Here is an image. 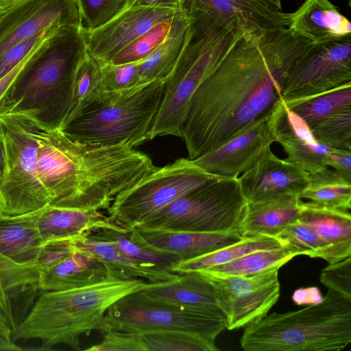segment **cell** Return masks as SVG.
Masks as SVG:
<instances>
[{
    "instance_id": "cell-1",
    "label": "cell",
    "mask_w": 351,
    "mask_h": 351,
    "mask_svg": "<svg viewBox=\"0 0 351 351\" xmlns=\"http://www.w3.org/2000/svg\"><path fill=\"white\" fill-rule=\"evenodd\" d=\"M309 43L288 27L243 32L190 99L180 134L188 158L267 119L282 100L284 74Z\"/></svg>"
},
{
    "instance_id": "cell-2",
    "label": "cell",
    "mask_w": 351,
    "mask_h": 351,
    "mask_svg": "<svg viewBox=\"0 0 351 351\" xmlns=\"http://www.w3.org/2000/svg\"><path fill=\"white\" fill-rule=\"evenodd\" d=\"M143 279L121 280L109 276L88 286L41 291L26 317L16 324L11 340L38 339L42 350L65 344L80 350V337L100 332L109 306L122 297L149 287Z\"/></svg>"
},
{
    "instance_id": "cell-3",
    "label": "cell",
    "mask_w": 351,
    "mask_h": 351,
    "mask_svg": "<svg viewBox=\"0 0 351 351\" xmlns=\"http://www.w3.org/2000/svg\"><path fill=\"white\" fill-rule=\"evenodd\" d=\"M351 343V298L328 289L304 308L273 313L245 326L246 351L341 350Z\"/></svg>"
},
{
    "instance_id": "cell-4",
    "label": "cell",
    "mask_w": 351,
    "mask_h": 351,
    "mask_svg": "<svg viewBox=\"0 0 351 351\" xmlns=\"http://www.w3.org/2000/svg\"><path fill=\"white\" fill-rule=\"evenodd\" d=\"M188 11L192 16L191 34L173 71L165 80L149 140L165 135L180 136L193 93L246 32L224 25L207 12Z\"/></svg>"
},
{
    "instance_id": "cell-5",
    "label": "cell",
    "mask_w": 351,
    "mask_h": 351,
    "mask_svg": "<svg viewBox=\"0 0 351 351\" xmlns=\"http://www.w3.org/2000/svg\"><path fill=\"white\" fill-rule=\"evenodd\" d=\"M165 80H154L115 91H100L86 101L61 129L87 144L134 147L149 139Z\"/></svg>"
},
{
    "instance_id": "cell-6",
    "label": "cell",
    "mask_w": 351,
    "mask_h": 351,
    "mask_svg": "<svg viewBox=\"0 0 351 351\" xmlns=\"http://www.w3.org/2000/svg\"><path fill=\"white\" fill-rule=\"evenodd\" d=\"M34 108L21 106L11 97L0 103L3 171L0 182V216L27 214L49 204L37 173Z\"/></svg>"
},
{
    "instance_id": "cell-7",
    "label": "cell",
    "mask_w": 351,
    "mask_h": 351,
    "mask_svg": "<svg viewBox=\"0 0 351 351\" xmlns=\"http://www.w3.org/2000/svg\"><path fill=\"white\" fill-rule=\"evenodd\" d=\"M86 53L80 27H60L29 62L11 97L27 108H40L47 101L60 128L71 106L76 68Z\"/></svg>"
},
{
    "instance_id": "cell-8",
    "label": "cell",
    "mask_w": 351,
    "mask_h": 351,
    "mask_svg": "<svg viewBox=\"0 0 351 351\" xmlns=\"http://www.w3.org/2000/svg\"><path fill=\"white\" fill-rule=\"evenodd\" d=\"M247 205L238 178L217 176L176 199L138 226L241 235Z\"/></svg>"
},
{
    "instance_id": "cell-9",
    "label": "cell",
    "mask_w": 351,
    "mask_h": 351,
    "mask_svg": "<svg viewBox=\"0 0 351 351\" xmlns=\"http://www.w3.org/2000/svg\"><path fill=\"white\" fill-rule=\"evenodd\" d=\"M179 158L119 193L107 209L110 223L128 232L189 191L217 178Z\"/></svg>"
},
{
    "instance_id": "cell-10",
    "label": "cell",
    "mask_w": 351,
    "mask_h": 351,
    "mask_svg": "<svg viewBox=\"0 0 351 351\" xmlns=\"http://www.w3.org/2000/svg\"><path fill=\"white\" fill-rule=\"evenodd\" d=\"M226 328L223 315L152 300L141 291L128 294L108 308L102 328L127 333L179 331L215 343Z\"/></svg>"
},
{
    "instance_id": "cell-11",
    "label": "cell",
    "mask_w": 351,
    "mask_h": 351,
    "mask_svg": "<svg viewBox=\"0 0 351 351\" xmlns=\"http://www.w3.org/2000/svg\"><path fill=\"white\" fill-rule=\"evenodd\" d=\"M351 83V35L310 43L287 69L281 83L283 101L322 93Z\"/></svg>"
},
{
    "instance_id": "cell-12",
    "label": "cell",
    "mask_w": 351,
    "mask_h": 351,
    "mask_svg": "<svg viewBox=\"0 0 351 351\" xmlns=\"http://www.w3.org/2000/svg\"><path fill=\"white\" fill-rule=\"evenodd\" d=\"M279 269L247 277H217L195 272L213 285L226 329L232 330L254 324L267 315L280 297Z\"/></svg>"
},
{
    "instance_id": "cell-13",
    "label": "cell",
    "mask_w": 351,
    "mask_h": 351,
    "mask_svg": "<svg viewBox=\"0 0 351 351\" xmlns=\"http://www.w3.org/2000/svg\"><path fill=\"white\" fill-rule=\"evenodd\" d=\"M43 245L34 212L0 216V278L8 293L37 287L35 263Z\"/></svg>"
},
{
    "instance_id": "cell-14",
    "label": "cell",
    "mask_w": 351,
    "mask_h": 351,
    "mask_svg": "<svg viewBox=\"0 0 351 351\" xmlns=\"http://www.w3.org/2000/svg\"><path fill=\"white\" fill-rule=\"evenodd\" d=\"M180 10L132 5L95 29H82L86 51L100 65L108 63L136 38L173 17Z\"/></svg>"
},
{
    "instance_id": "cell-15",
    "label": "cell",
    "mask_w": 351,
    "mask_h": 351,
    "mask_svg": "<svg viewBox=\"0 0 351 351\" xmlns=\"http://www.w3.org/2000/svg\"><path fill=\"white\" fill-rule=\"evenodd\" d=\"M52 25L80 27L77 0H23L0 20V56Z\"/></svg>"
},
{
    "instance_id": "cell-16",
    "label": "cell",
    "mask_w": 351,
    "mask_h": 351,
    "mask_svg": "<svg viewBox=\"0 0 351 351\" xmlns=\"http://www.w3.org/2000/svg\"><path fill=\"white\" fill-rule=\"evenodd\" d=\"M309 175L286 158L277 157L269 147L238 180L245 198L252 202L285 195L300 198Z\"/></svg>"
},
{
    "instance_id": "cell-17",
    "label": "cell",
    "mask_w": 351,
    "mask_h": 351,
    "mask_svg": "<svg viewBox=\"0 0 351 351\" xmlns=\"http://www.w3.org/2000/svg\"><path fill=\"white\" fill-rule=\"evenodd\" d=\"M274 142L281 145L287 160L309 173L322 171L327 166L332 149L318 142L306 123L280 101L268 118Z\"/></svg>"
},
{
    "instance_id": "cell-18",
    "label": "cell",
    "mask_w": 351,
    "mask_h": 351,
    "mask_svg": "<svg viewBox=\"0 0 351 351\" xmlns=\"http://www.w3.org/2000/svg\"><path fill=\"white\" fill-rule=\"evenodd\" d=\"M274 142L267 119L248 128L217 149L192 160L210 173L238 178Z\"/></svg>"
},
{
    "instance_id": "cell-19",
    "label": "cell",
    "mask_w": 351,
    "mask_h": 351,
    "mask_svg": "<svg viewBox=\"0 0 351 351\" xmlns=\"http://www.w3.org/2000/svg\"><path fill=\"white\" fill-rule=\"evenodd\" d=\"M131 241L153 252L172 254L179 261L190 260L235 243L238 233L173 231L136 226L128 232Z\"/></svg>"
},
{
    "instance_id": "cell-20",
    "label": "cell",
    "mask_w": 351,
    "mask_h": 351,
    "mask_svg": "<svg viewBox=\"0 0 351 351\" xmlns=\"http://www.w3.org/2000/svg\"><path fill=\"white\" fill-rule=\"evenodd\" d=\"M183 8L207 12L224 25L252 32L288 27L290 23V13L263 0H184Z\"/></svg>"
},
{
    "instance_id": "cell-21",
    "label": "cell",
    "mask_w": 351,
    "mask_h": 351,
    "mask_svg": "<svg viewBox=\"0 0 351 351\" xmlns=\"http://www.w3.org/2000/svg\"><path fill=\"white\" fill-rule=\"evenodd\" d=\"M33 212L43 244L88 235L103 228L120 229L97 210L48 204Z\"/></svg>"
},
{
    "instance_id": "cell-22",
    "label": "cell",
    "mask_w": 351,
    "mask_h": 351,
    "mask_svg": "<svg viewBox=\"0 0 351 351\" xmlns=\"http://www.w3.org/2000/svg\"><path fill=\"white\" fill-rule=\"evenodd\" d=\"M288 28L314 44L351 35L350 21L329 0H305L290 13Z\"/></svg>"
},
{
    "instance_id": "cell-23",
    "label": "cell",
    "mask_w": 351,
    "mask_h": 351,
    "mask_svg": "<svg viewBox=\"0 0 351 351\" xmlns=\"http://www.w3.org/2000/svg\"><path fill=\"white\" fill-rule=\"evenodd\" d=\"M147 298L223 315L211 283L197 272L180 274L174 280L152 285L142 291Z\"/></svg>"
},
{
    "instance_id": "cell-24",
    "label": "cell",
    "mask_w": 351,
    "mask_h": 351,
    "mask_svg": "<svg viewBox=\"0 0 351 351\" xmlns=\"http://www.w3.org/2000/svg\"><path fill=\"white\" fill-rule=\"evenodd\" d=\"M298 219L310 226L324 243L328 264L351 256L350 210L318 206L301 199Z\"/></svg>"
},
{
    "instance_id": "cell-25",
    "label": "cell",
    "mask_w": 351,
    "mask_h": 351,
    "mask_svg": "<svg viewBox=\"0 0 351 351\" xmlns=\"http://www.w3.org/2000/svg\"><path fill=\"white\" fill-rule=\"evenodd\" d=\"M73 251L94 256L108 269L110 276L121 280L143 279L156 283L174 280L179 275L156 267L134 261L121 253L109 242L86 235L70 240Z\"/></svg>"
},
{
    "instance_id": "cell-26",
    "label": "cell",
    "mask_w": 351,
    "mask_h": 351,
    "mask_svg": "<svg viewBox=\"0 0 351 351\" xmlns=\"http://www.w3.org/2000/svg\"><path fill=\"white\" fill-rule=\"evenodd\" d=\"M111 276L106 266L93 255L74 251L55 266L39 274L37 288L56 291L80 288Z\"/></svg>"
},
{
    "instance_id": "cell-27",
    "label": "cell",
    "mask_w": 351,
    "mask_h": 351,
    "mask_svg": "<svg viewBox=\"0 0 351 351\" xmlns=\"http://www.w3.org/2000/svg\"><path fill=\"white\" fill-rule=\"evenodd\" d=\"M300 202L298 197L285 195L247 202L241 236L276 238L286 227L298 221Z\"/></svg>"
},
{
    "instance_id": "cell-28",
    "label": "cell",
    "mask_w": 351,
    "mask_h": 351,
    "mask_svg": "<svg viewBox=\"0 0 351 351\" xmlns=\"http://www.w3.org/2000/svg\"><path fill=\"white\" fill-rule=\"evenodd\" d=\"M191 13L184 8L173 17L171 27L163 42L138 67L139 84L166 80L173 71L191 34Z\"/></svg>"
},
{
    "instance_id": "cell-29",
    "label": "cell",
    "mask_w": 351,
    "mask_h": 351,
    "mask_svg": "<svg viewBox=\"0 0 351 351\" xmlns=\"http://www.w3.org/2000/svg\"><path fill=\"white\" fill-rule=\"evenodd\" d=\"M300 255L298 251L288 245L257 250L228 263L213 266L199 272L217 277H247L279 267Z\"/></svg>"
},
{
    "instance_id": "cell-30",
    "label": "cell",
    "mask_w": 351,
    "mask_h": 351,
    "mask_svg": "<svg viewBox=\"0 0 351 351\" xmlns=\"http://www.w3.org/2000/svg\"><path fill=\"white\" fill-rule=\"evenodd\" d=\"M300 199L318 206L350 210L351 180L330 167L310 173Z\"/></svg>"
},
{
    "instance_id": "cell-31",
    "label": "cell",
    "mask_w": 351,
    "mask_h": 351,
    "mask_svg": "<svg viewBox=\"0 0 351 351\" xmlns=\"http://www.w3.org/2000/svg\"><path fill=\"white\" fill-rule=\"evenodd\" d=\"M284 244L277 238L266 236L245 237L242 240L210 253L172 265L170 272L184 274L198 271L224 264L249 253L278 247Z\"/></svg>"
},
{
    "instance_id": "cell-32",
    "label": "cell",
    "mask_w": 351,
    "mask_h": 351,
    "mask_svg": "<svg viewBox=\"0 0 351 351\" xmlns=\"http://www.w3.org/2000/svg\"><path fill=\"white\" fill-rule=\"evenodd\" d=\"M283 101L311 128L327 117L351 108V83L317 95Z\"/></svg>"
},
{
    "instance_id": "cell-33",
    "label": "cell",
    "mask_w": 351,
    "mask_h": 351,
    "mask_svg": "<svg viewBox=\"0 0 351 351\" xmlns=\"http://www.w3.org/2000/svg\"><path fill=\"white\" fill-rule=\"evenodd\" d=\"M86 236L110 243L124 256L134 261L168 271L172 265L179 262L178 258L174 255L157 253L136 244L130 239L128 232L123 230L103 228Z\"/></svg>"
},
{
    "instance_id": "cell-34",
    "label": "cell",
    "mask_w": 351,
    "mask_h": 351,
    "mask_svg": "<svg viewBox=\"0 0 351 351\" xmlns=\"http://www.w3.org/2000/svg\"><path fill=\"white\" fill-rule=\"evenodd\" d=\"M100 75L99 63L86 51L76 68L72 84L71 106L60 128L75 117L86 101L101 91Z\"/></svg>"
},
{
    "instance_id": "cell-35",
    "label": "cell",
    "mask_w": 351,
    "mask_h": 351,
    "mask_svg": "<svg viewBox=\"0 0 351 351\" xmlns=\"http://www.w3.org/2000/svg\"><path fill=\"white\" fill-rule=\"evenodd\" d=\"M147 351H217L215 343L179 331H152L140 334Z\"/></svg>"
},
{
    "instance_id": "cell-36",
    "label": "cell",
    "mask_w": 351,
    "mask_h": 351,
    "mask_svg": "<svg viewBox=\"0 0 351 351\" xmlns=\"http://www.w3.org/2000/svg\"><path fill=\"white\" fill-rule=\"evenodd\" d=\"M310 129L315 138L324 145L351 151V108L327 117Z\"/></svg>"
},
{
    "instance_id": "cell-37",
    "label": "cell",
    "mask_w": 351,
    "mask_h": 351,
    "mask_svg": "<svg viewBox=\"0 0 351 351\" xmlns=\"http://www.w3.org/2000/svg\"><path fill=\"white\" fill-rule=\"evenodd\" d=\"M173 17L155 25L136 38L118 53L110 62L113 64H123L141 62L145 59L165 39L171 27Z\"/></svg>"
},
{
    "instance_id": "cell-38",
    "label": "cell",
    "mask_w": 351,
    "mask_h": 351,
    "mask_svg": "<svg viewBox=\"0 0 351 351\" xmlns=\"http://www.w3.org/2000/svg\"><path fill=\"white\" fill-rule=\"evenodd\" d=\"M276 238L284 245L297 250L300 255L328 260V250L324 243L310 226L299 219L286 227Z\"/></svg>"
},
{
    "instance_id": "cell-39",
    "label": "cell",
    "mask_w": 351,
    "mask_h": 351,
    "mask_svg": "<svg viewBox=\"0 0 351 351\" xmlns=\"http://www.w3.org/2000/svg\"><path fill=\"white\" fill-rule=\"evenodd\" d=\"M132 0H77L80 27L91 31L132 5Z\"/></svg>"
},
{
    "instance_id": "cell-40",
    "label": "cell",
    "mask_w": 351,
    "mask_h": 351,
    "mask_svg": "<svg viewBox=\"0 0 351 351\" xmlns=\"http://www.w3.org/2000/svg\"><path fill=\"white\" fill-rule=\"evenodd\" d=\"M139 63L140 62L113 64L108 62L100 65V90H121L140 85L138 77Z\"/></svg>"
},
{
    "instance_id": "cell-41",
    "label": "cell",
    "mask_w": 351,
    "mask_h": 351,
    "mask_svg": "<svg viewBox=\"0 0 351 351\" xmlns=\"http://www.w3.org/2000/svg\"><path fill=\"white\" fill-rule=\"evenodd\" d=\"M103 340L86 349L88 351H147L140 334L127 333L114 330L101 332Z\"/></svg>"
},
{
    "instance_id": "cell-42",
    "label": "cell",
    "mask_w": 351,
    "mask_h": 351,
    "mask_svg": "<svg viewBox=\"0 0 351 351\" xmlns=\"http://www.w3.org/2000/svg\"><path fill=\"white\" fill-rule=\"evenodd\" d=\"M320 281L328 289L351 298V256L329 264L322 270Z\"/></svg>"
},
{
    "instance_id": "cell-43",
    "label": "cell",
    "mask_w": 351,
    "mask_h": 351,
    "mask_svg": "<svg viewBox=\"0 0 351 351\" xmlns=\"http://www.w3.org/2000/svg\"><path fill=\"white\" fill-rule=\"evenodd\" d=\"M71 239L56 240L43 245L35 263L38 276L73 253Z\"/></svg>"
},
{
    "instance_id": "cell-44",
    "label": "cell",
    "mask_w": 351,
    "mask_h": 351,
    "mask_svg": "<svg viewBox=\"0 0 351 351\" xmlns=\"http://www.w3.org/2000/svg\"><path fill=\"white\" fill-rule=\"evenodd\" d=\"M53 34L40 42L15 67H14L9 73H8L5 76L0 79V103L3 99L12 95L14 90L29 62L36 54L40 47L43 45V43Z\"/></svg>"
},
{
    "instance_id": "cell-45",
    "label": "cell",
    "mask_w": 351,
    "mask_h": 351,
    "mask_svg": "<svg viewBox=\"0 0 351 351\" xmlns=\"http://www.w3.org/2000/svg\"><path fill=\"white\" fill-rule=\"evenodd\" d=\"M327 166L351 180V151L332 149L328 154Z\"/></svg>"
},
{
    "instance_id": "cell-46",
    "label": "cell",
    "mask_w": 351,
    "mask_h": 351,
    "mask_svg": "<svg viewBox=\"0 0 351 351\" xmlns=\"http://www.w3.org/2000/svg\"><path fill=\"white\" fill-rule=\"evenodd\" d=\"M317 288L310 287L297 290L293 296V300L298 304H313L322 300Z\"/></svg>"
},
{
    "instance_id": "cell-47",
    "label": "cell",
    "mask_w": 351,
    "mask_h": 351,
    "mask_svg": "<svg viewBox=\"0 0 351 351\" xmlns=\"http://www.w3.org/2000/svg\"><path fill=\"white\" fill-rule=\"evenodd\" d=\"M184 3V0H132V5L183 9Z\"/></svg>"
},
{
    "instance_id": "cell-48",
    "label": "cell",
    "mask_w": 351,
    "mask_h": 351,
    "mask_svg": "<svg viewBox=\"0 0 351 351\" xmlns=\"http://www.w3.org/2000/svg\"><path fill=\"white\" fill-rule=\"evenodd\" d=\"M0 308L5 313L8 319L14 330L16 324H14L12 310L11 306V302L8 295V291L4 288L1 279L0 278Z\"/></svg>"
},
{
    "instance_id": "cell-49",
    "label": "cell",
    "mask_w": 351,
    "mask_h": 351,
    "mask_svg": "<svg viewBox=\"0 0 351 351\" xmlns=\"http://www.w3.org/2000/svg\"><path fill=\"white\" fill-rule=\"evenodd\" d=\"M23 0H0V20Z\"/></svg>"
},
{
    "instance_id": "cell-50",
    "label": "cell",
    "mask_w": 351,
    "mask_h": 351,
    "mask_svg": "<svg viewBox=\"0 0 351 351\" xmlns=\"http://www.w3.org/2000/svg\"><path fill=\"white\" fill-rule=\"evenodd\" d=\"M22 350V348L11 341L0 339V351H20Z\"/></svg>"
},
{
    "instance_id": "cell-51",
    "label": "cell",
    "mask_w": 351,
    "mask_h": 351,
    "mask_svg": "<svg viewBox=\"0 0 351 351\" xmlns=\"http://www.w3.org/2000/svg\"><path fill=\"white\" fill-rule=\"evenodd\" d=\"M12 329L8 325L0 324V339L11 341Z\"/></svg>"
},
{
    "instance_id": "cell-52",
    "label": "cell",
    "mask_w": 351,
    "mask_h": 351,
    "mask_svg": "<svg viewBox=\"0 0 351 351\" xmlns=\"http://www.w3.org/2000/svg\"><path fill=\"white\" fill-rule=\"evenodd\" d=\"M3 143H2V138L0 131V182L2 179L3 171Z\"/></svg>"
},
{
    "instance_id": "cell-53",
    "label": "cell",
    "mask_w": 351,
    "mask_h": 351,
    "mask_svg": "<svg viewBox=\"0 0 351 351\" xmlns=\"http://www.w3.org/2000/svg\"><path fill=\"white\" fill-rule=\"evenodd\" d=\"M263 1L278 10H282L280 0H263Z\"/></svg>"
},
{
    "instance_id": "cell-54",
    "label": "cell",
    "mask_w": 351,
    "mask_h": 351,
    "mask_svg": "<svg viewBox=\"0 0 351 351\" xmlns=\"http://www.w3.org/2000/svg\"><path fill=\"white\" fill-rule=\"evenodd\" d=\"M0 324H4V325H8L12 328L5 313L1 308H0Z\"/></svg>"
}]
</instances>
